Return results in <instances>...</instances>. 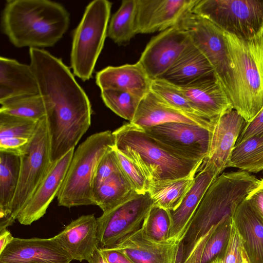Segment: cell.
I'll list each match as a JSON object with an SVG mask.
<instances>
[{"mask_svg":"<svg viewBox=\"0 0 263 263\" xmlns=\"http://www.w3.org/2000/svg\"><path fill=\"white\" fill-rule=\"evenodd\" d=\"M29 53L46 108L53 162L74 148L87 131L91 125V105L61 59L40 48H29Z\"/></svg>","mask_w":263,"mask_h":263,"instance_id":"obj_1","label":"cell"},{"mask_svg":"<svg viewBox=\"0 0 263 263\" xmlns=\"http://www.w3.org/2000/svg\"><path fill=\"white\" fill-rule=\"evenodd\" d=\"M69 13L49 0H8L1 17L4 34L16 47L53 46L66 33Z\"/></svg>","mask_w":263,"mask_h":263,"instance_id":"obj_2","label":"cell"},{"mask_svg":"<svg viewBox=\"0 0 263 263\" xmlns=\"http://www.w3.org/2000/svg\"><path fill=\"white\" fill-rule=\"evenodd\" d=\"M259 181L243 170L219 175L207 190L186 229L180 242L182 258L212 228L233 218L238 206Z\"/></svg>","mask_w":263,"mask_h":263,"instance_id":"obj_3","label":"cell"},{"mask_svg":"<svg viewBox=\"0 0 263 263\" xmlns=\"http://www.w3.org/2000/svg\"><path fill=\"white\" fill-rule=\"evenodd\" d=\"M112 134L115 147L138 167L149 184L195 176L203 161L176 155L130 122Z\"/></svg>","mask_w":263,"mask_h":263,"instance_id":"obj_4","label":"cell"},{"mask_svg":"<svg viewBox=\"0 0 263 263\" xmlns=\"http://www.w3.org/2000/svg\"><path fill=\"white\" fill-rule=\"evenodd\" d=\"M224 35L233 74L231 102L248 123L263 108V28L249 39Z\"/></svg>","mask_w":263,"mask_h":263,"instance_id":"obj_5","label":"cell"},{"mask_svg":"<svg viewBox=\"0 0 263 263\" xmlns=\"http://www.w3.org/2000/svg\"><path fill=\"white\" fill-rule=\"evenodd\" d=\"M115 146L110 130L88 137L74 151L65 178L57 195L58 205L66 208L94 205L92 180L101 157Z\"/></svg>","mask_w":263,"mask_h":263,"instance_id":"obj_6","label":"cell"},{"mask_svg":"<svg viewBox=\"0 0 263 263\" xmlns=\"http://www.w3.org/2000/svg\"><path fill=\"white\" fill-rule=\"evenodd\" d=\"M112 3L95 0L86 6L73 31L70 64L73 74L85 82L91 78L106 37Z\"/></svg>","mask_w":263,"mask_h":263,"instance_id":"obj_7","label":"cell"},{"mask_svg":"<svg viewBox=\"0 0 263 263\" xmlns=\"http://www.w3.org/2000/svg\"><path fill=\"white\" fill-rule=\"evenodd\" d=\"M20 158L19 179L11 214L7 221L0 227V231L7 229L17 219L20 212L32 197L52 163L51 137L46 116L39 121L33 136Z\"/></svg>","mask_w":263,"mask_h":263,"instance_id":"obj_8","label":"cell"},{"mask_svg":"<svg viewBox=\"0 0 263 263\" xmlns=\"http://www.w3.org/2000/svg\"><path fill=\"white\" fill-rule=\"evenodd\" d=\"M191 11L241 39L263 28V0H197Z\"/></svg>","mask_w":263,"mask_h":263,"instance_id":"obj_9","label":"cell"},{"mask_svg":"<svg viewBox=\"0 0 263 263\" xmlns=\"http://www.w3.org/2000/svg\"><path fill=\"white\" fill-rule=\"evenodd\" d=\"M176 25L188 33L193 43L209 61L231 101L233 74L224 32L191 10Z\"/></svg>","mask_w":263,"mask_h":263,"instance_id":"obj_10","label":"cell"},{"mask_svg":"<svg viewBox=\"0 0 263 263\" xmlns=\"http://www.w3.org/2000/svg\"><path fill=\"white\" fill-rule=\"evenodd\" d=\"M154 202L148 191L137 193L97 218L100 248H111L139 230Z\"/></svg>","mask_w":263,"mask_h":263,"instance_id":"obj_11","label":"cell"},{"mask_svg":"<svg viewBox=\"0 0 263 263\" xmlns=\"http://www.w3.org/2000/svg\"><path fill=\"white\" fill-rule=\"evenodd\" d=\"M143 129L162 146L177 156L202 160L208 156L213 129L176 122Z\"/></svg>","mask_w":263,"mask_h":263,"instance_id":"obj_12","label":"cell"},{"mask_svg":"<svg viewBox=\"0 0 263 263\" xmlns=\"http://www.w3.org/2000/svg\"><path fill=\"white\" fill-rule=\"evenodd\" d=\"M192 42L188 33L175 25L154 36L138 61L151 80L160 78Z\"/></svg>","mask_w":263,"mask_h":263,"instance_id":"obj_13","label":"cell"},{"mask_svg":"<svg viewBox=\"0 0 263 263\" xmlns=\"http://www.w3.org/2000/svg\"><path fill=\"white\" fill-rule=\"evenodd\" d=\"M197 0H137L138 33L163 31L177 24Z\"/></svg>","mask_w":263,"mask_h":263,"instance_id":"obj_14","label":"cell"},{"mask_svg":"<svg viewBox=\"0 0 263 263\" xmlns=\"http://www.w3.org/2000/svg\"><path fill=\"white\" fill-rule=\"evenodd\" d=\"M71 260L54 237H14L0 253V263H70Z\"/></svg>","mask_w":263,"mask_h":263,"instance_id":"obj_15","label":"cell"},{"mask_svg":"<svg viewBox=\"0 0 263 263\" xmlns=\"http://www.w3.org/2000/svg\"><path fill=\"white\" fill-rule=\"evenodd\" d=\"M74 148L52 162L50 169L29 201L21 210L17 220L22 224L30 225L39 220L57 196L61 189Z\"/></svg>","mask_w":263,"mask_h":263,"instance_id":"obj_16","label":"cell"},{"mask_svg":"<svg viewBox=\"0 0 263 263\" xmlns=\"http://www.w3.org/2000/svg\"><path fill=\"white\" fill-rule=\"evenodd\" d=\"M178 86L193 107L206 119H215L233 109L229 97L215 76Z\"/></svg>","mask_w":263,"mask_h":263,"instance_id":"obj_17","label":"cell"},{"mask_svg":"<svg viewBox=\"0 0 263 263\" xmlns=\"http://www.w3.org/2000/svg\"><path fill=\"white\" fill-rule=\"evenodd\" d=\"M246 124L234 109L219 116L212 130L208 156L203 162L213 166L221 174L228 167L232 151Z\"/></svg>","mask_w":263,"mask_h":263,"instance_id":"obj_18","label":"cell"},{"mask_svg":"<svg viewBox=\"0 0 263 263\" xmlns=\"http://www.w3.org/2000/svg\"><path fill=\"white\" fill-rule=\"evenodd\" d=\"M179 243L171 239L153 240L141 228L111 248L122 252L134 263H177Z\"/></svg>","mask_w":263,"mask_h":263,"instance_id":"obj_19","label":"cell"},{"mask_svg":"<svg viewBox=\"0 0 263 263\" xmlns=\"http://www.w3.org/2000/svg\"><path fill=\"white\" fill-rule=\"evenodd\" d=\"M220 173L213 166L202 163L193 183L179 206L170 211L171 227L170 239L180 242L186 229L211 184Z\"/></svg>","mask_w":263,"mask_h":263,"instance_id":"obj_20","label":"cell"},{"mask_svg":"<svg viewBox=\"0 0 263 263\" xmlns=\"http://www.w3.org/2000/svg\"><path fill=\"white\" fill-rule=\"evenodd\" d=\"M97 231V218L91 214L72 220L54 237L72 260L88 261L99 248Z\"/></svg>","mask_w":263,"mask_h":263,"instance_id":"obj_21","label":"cell"},{"mask_svg":"<svg viewBox=\"0 0 263 263\" xmlns=\"http://www.w3.org/2000/svg\"><path fill=\"white\" fill-rule=\"evenodd\" d=\"M217 118L209 120L179 111L165 104L150 91L141 99L135 117L130 123L144 128L176 122L198 125L213 129Z\"/></svg>","mask_w":263,"mask_h":263,"instance_id":"obj_22","label":"cell"},{"mask_svg":"<svg viewBox=\"0 0 263 263\" xmlns=\"http://www.w3.org/2000/svg\"><path fill=\"white\" fill-rule=\"evenodd\" d=\"M152 80L141 65L108 66L96 73V82L101 90L117 89L129 92L142 99L151 90Z\"/></svg>","mask_w":263,"mask_h":263,"instance_id":"obj_23","label":"cell"},{"mask_svg":"<svg viewBox=\"0 0 263 263\" xmlns=\"http://www.w3.org/2000/svg\"><path fill=\"white\" fill-rule=\"evenodd\" d=\"M39 94L38 84L29 65L0 57V102L10 98Z\"/></svg>","mask_w":263,"mask_h":263,"instance_id":"obj_24","label":"cell"},{"mask_svg":"<svg viewBox=\"0 0 263 263\" xmlns=\"http://www.w3.org/2000/svg\"><path fill=\"white\" fill-rule=\"evenodd\" d=\"M214 76L211 64L192 42L171 67L159 79L182 86Z\"/></svg>","mask_w":263,"mask_h":263,"instance_id":"obj_25","label":"cell"},{"mask_svg":"<svg viewBox=\"0 0 263 263\" xmlns=\"http://www.w3.org/2000/svg\"><path fill=\"white\" fill-rule=\"evenodd\" d=\"M233 222L249 263H263V222L245 199L236 209Z\"/></svg>","mask_w":263,"mask_h":263,"instance_id":"obj_26","label":"cell"},{"mask_svg":"<svg viewBox=\"0 0 263 263\" xmlns=\"http://www.w3.org/2000/svg\"><path fill=\"white\" fill-rule=\"evenodd\" d=\"M39 121L0 113V152L20 156L33 136Z\"/></svg>","mask_w":263,"mask_h":263,"instance_id":"obj_27","label":"cell"},{"mask_svg":"<svg viewBox=\"0 0 263 263\" xmlns=\"http://www.w3.org/2000/svg\"><path fill=\"white\" fill-rule=\"evenodd\" d=\"M137 193L120 167L93 189L92 199L105 213Z\"/></svg>","mask_w":263,"mask_h":263,"instance_id":"obj_28","label":"cell"},{"mask_svg":"<svg viewBox=\"0 0 263 263\" xmlns=\"http://www.w3.org/2000/svg\"><path fill=\"white\" fill-rule=\"evenodd\" d=\"M20 156L0 152V227L9 218L20 175Z\"/></svg>","mask_w":263,"mask_h":263,"instance_id":"obj_29","label":"cell"},{"mask_svg":"<svg viewBox=\"0 0 263 263\" xmlns=\"http://www.w3.org/2000/svg\"><path fill=\"white\" fill-rule=\"evenodd\" d=\"M195 176L149 183L148 191L154 205L168 211L176 210L191 187Z\"/></svg>","mask_w":263,"mask_h":263,"instance_id":"obj_30","label":"cell"},{"mask_svg":"<svg viewBox=\"0 0 263 263\" xmlns=\"http://www.w3.org/2000/svg\"><path fill=\"white\" fill-rule=\"evenodd\" d=\"M137 0H123L108 24L107 36L119 45L129 42L137 34Z\"/></svg>","mask_w":263,"mask_h":263,"instance_id":"obj_31","label":"cell"},{"mask_svg":"<svg viewBox=\"0 0 263 263\" xmlns=\"http://www.w3.org/2000/svg\"><path fill=\"white\" fill-rule=\"evenodd\" d=\"M0 104V113L36 121L46 115L45 104L40 94L16 97Z\"/></svg>","mask_w":263,"mask_h":263,"instance_id":"obj_32","label":"cell"},{"mask_svg":"<svg viewBox=\"0 0 263 263\" xmlns=\"http://www.w3.org/2000/svg\"><path fill=\"white\" fill-rule=\"evenodd\" d=\"M150 91L163 103L172 108L191 116L206 119L193 107L177 85L164 80L157 79L152 80Z\"/></svg>","mask_w":263,"mask_h":263,"instance_id":"obj_33","label":"cell"},{"mask_svg":"<svg viewBox=\"0 0 263 263\" xmlns=\"http://www.w3.org/2000/svg\"><path fill=\"white\" fill-rule=\"evenodd\" d=\"M105 105L120 117L131 122L142 99L127 91L117 89L101 90Z\"/></svg>","mask_w":263,"mask_h":263,"instance_id":"obj_34","label":"cell"},{"mask_svg":"<svg viewBox=\"0 0 263 263\" xmlns=\"http://www.w3.org/2000/svg\"><path fill=\"white\" fill-rule=\"evenodd\" d=\"M171 227L170 211L154 204L145 217L141 229L152 240L165 242L170 240Z\"/></svg>","mask_w":263,"mask_h":263,"instance_id":"obj_35","label":"cell"},{"mask_svg":"<svg viewBox=\"0 0 263 263\" xmlns=\"http://www.w3.org/2000/svg\"><path fill=\"white\" fill-rule=\"evenodd\" d=\"M233 218L219 223L208 239L203 249L201 263H210L224 248L231 232Z\"/></svg>","mask_w":263,"mask_h":263,"instance_id":"obj_36","label":"cell"},{"mask_svg":"<svg viewBox=\"0 0 263 263\" xmlns=\"http://www.w3.org/2000/svg\"><path fill=\"white\" fill-rule=\"evenodd\" d=\"M263 147V133L237 143L231 153L228 167H238Z\"/></svg>","mask_w":263,"mask_h":263,"instance_id":"obj_37","label":"cell"},{"mask_svg":"<svg viewBox=\"0 0 263 263\" xmlns=\"http://www.w3.org/2000/svg\"><path fill=\"white\" fill-rule=\"evenodd\" d=\"M244 253L242 240L232 221L229 238L224 248L210 263H242Z\"/></svg>","mask_w":263,"mask_h":263,"instance_id":"obj_38","label":"cell"},{"mask_svg":"<svg viewBox=\"0 0 263 263\" xmlns=\"http://www.w3.org/2000/svg\"><path fill=\"white\" fill-rule=\"evenodd\" d=\"M115 150L120 167L135 191L138 193L148 191L149 183L138 167L115 147Z\"/></svg>","mask_w":263,"mask_h":263,"instance_id":"obj_39","label":"cell"},{"mask_svg":"<svg viewBox=\"0 0 263 263\" xmlns=\"http://www.w3.org/2000/svg\"><path fill=\"white\" fill-rule=\"evenodd\" d=\"M119 168L114 147L109 149L98 162L93 177L92 190Z\"/></svg>","mask_w":263,"mask_h":263,"instance_id":"obj_40","label":"cell"},{"mask_svg":"<svg viewBox=\"0 0 263 263\" xmlns=\"http://www.w3.org/2000/svg\"><path fill=\"white\" fill-rule=\"evenodd\" d=\"M253 211L263 222V178L245 198Z\"/></svg>","mask_w":263,"mask_h":263,"instance_id":"obj_41","label":"cell"},{"mask_svg":"<svg viewBox=\"0 0 263 263\" xmlns=\"http://www.w3.org/2000/svg\"><path fill=\"white\" fill-rule=\"evenodd\" d=\"M262 133H263V108L251 121L247 123L236 143Z\"/></svg>","mask_w":263,"mask_h":263,"instance_id":"obj_42","label":"cell"},{"mask_svg":"<svg viewBox=\"0 0 263 263\" xmlns=\"http://www.w3.org/2000/svg\"><path fill=\"white\" fill-rule=\"evenodd\" d=\"M238 168L249 173H256L263 170V147L258 152L251 156Z\"/></svg>","mask_w":263,"mask_h":263,"instance_id":"obj_43","label":"cell"},{"mask_svg":"<svg viewBox=\"0 0 263 263\" xmlns=\"http://www.w3.org/2000/svg\"><path fill=\"white\" fill-rule=\"evenodd\" d=\"M108 263H134L122 252L112 248H100Z\"/></svg>","mask_w":263,"mask_h":263,"instance_id":"obj_44","label":"cell"},{"mask_svg":"<svg viewBox=\"0 0 263 263\" xmlns=\"http://www.w3.org/2000/svg\"><path fill=\"white\" fill-rule=\"evenodd\" d=\"M13 238L14 237L8 230L5 229L0 231V253L6 248Z\"/></svg>","mask_w":263,"mask_h":263,"instance_id":"obj_45","label":"cell"},{"mask_svg":"<svg viewBox=\"0 0 263 263\" xmlns=\"http://www.w3.org/2000/svg\"><path fill=\"white\" fill-rule=\"evenodd\" d=\"M88 263H108L100 249H97L92 257L88 261Z\"/></svg>","mask_w":263,"mask_h":263,"instance_id":"obj_46","label":"cell"},{"mask_svg":"<svg viewBox=\"0 0 263 263\" xmlns=\"http://www.w3.org/2000/svg\"><path fill=\"white\" fill-rule=\"evenodd\" d=\"M242 263H249L245 252L243 256Z\"/></svg>","mask_w":263,"mask_h":263,"instance_id":"obj_47","label":"cell"}]
</instances>
